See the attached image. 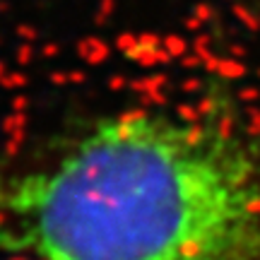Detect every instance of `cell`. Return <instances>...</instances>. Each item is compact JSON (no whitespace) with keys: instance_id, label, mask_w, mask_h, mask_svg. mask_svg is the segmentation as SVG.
I'll return each instance as SVG.
<instances>
[{"instance_id":"1","label":"cell","mask_w":260,"mask_h":260,"mask_svg":"<svg viewBox=\"0 0 260 260\" xmlns=\"http://www.w3.org/2000/svg\"><path fill=\"white\" fill-rule=\"evenodd\" d=\"M0 255L260 260V125L118 109L3 157Z\"/></svg>"}]
</instances>
